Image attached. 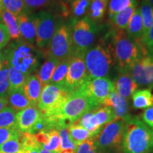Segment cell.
I'll return each mask as SVG.
<instances>
[{
    "label": "cell",
    "instance_id": "obj_11",
    "mask_svg": "<svg viewBox=\"0 0 153 153\" xmlns=\"http://www.w3.org/2000/svg\"><path fill=\"white\" fill-rule=\"evenodd\" d=\"M116 119L114 111L110 107L102 106L86 113L78 122L87 130L94 139L106 124Z\"/></svg>",
    "mask_w": 153,
    "mask_h": 153
},
{
    "label": "cell",
    "instance_id": "obj_48",
    "mask_svg": "<svg viewBox=\"0 0 153 153\" xmlns=\"http://www.w3.org/2000/svg\"><path fill=\"white\" fill-rule=\"evenodd\" d=\"M38 152L39 153H53V152H49V151H47L45 150H44L43 148H41V146L38 148Z\"/></svg>",
    "mask_w": 153,
    "mask_h": 153
},
{
    "label": "cell",
    "instance_id": "obj_16",
    "mask_svg": "<svg viewBox=\"0 0 153 153\" xmlns=\"http://www.w3.org/2000/svg\"><path fill=\"white\" fill-rule=\"evenodd\" d=\"M21 37L30 44L35 43L37 31V14L25 11L18 16Z\"/></svg>",
    "mask_w": 153,
    "mask_h": 153
},
{
    "label": "cell",
    "instance_id": "obj_44",
    "mask_svg": "<svg viewBox=\"0 0 153 153\" xmlns=\"http://www.w3.org/2000/svg\"><path fill=\"white\" fill-rule=\"evenodd\" d=\"M141 120L153 131V106L146 108L143 111Z\"/></svg>",
    "mask_w": 153,
    "mask_h": 153
},
{
    "label": "cell",
    "instance_id": "obj_8",
    "mask_svg": "<svg viewBox=\"0 0 153 153\" xmlns=\"http://www.w3.org/2000/svg\"><path fill=\"white\" fill-rule=\"evenodd\" d=\"M125 130L126 121L120 118L106 124L94 138L100 152H109L121 146Z\"/></svg>",
    "mask_w": 153,
    "mask_h": 153
},
{
    "label": "cell",
    "instance_id": "obj_33",
    "mask_svg": "<svg viewBox=\"0 0 153 153\" xmlns=\"http://www.w3.org/2000/svg\"><path fill=\"white\" fill-rule=\"evenodd\" d=\"M8 72L9 79V91L23 87L26 76L11 66H8Z\"/></svg>",
    "mask_w": 153,
    "mask_h": 153
},
{
    "label": "cell",
    "instance_id": "obj_13",
    "mask_svg": "<svg viewBox=\"0 0 153 153\" xmlns=\"http://www.w3.org/2000/svg\"><path fill=\"white\" fill-rule=\"evenodd\" d=\"M79 89L98 106H101L109 94L115 90L114 82L106 77L89 79Z\"/></svg>",
    "mask_w": 153,
    "mask_h": 153
},
{
    "label": "cell",
    "instance_id": "obj_29",
    "mask_svg": "<svg viewBox=\"0 0 153 153\" xmlns=\"http://www.w3.org/2000/svg\"><path fill=\"white\" fill-rule=\"evenodd\" d=\"M69 59L62 60L59 62V64L57 65L56 68H55L50 84L65 88L66 76L67 73H68Z\"/></svg>",
    "mask_w": 153,
    "mask_h": 153
},
{
    "label": "cell",
    "instance_id": "obj_7",
    "mask_svg": "<svg viewBox=\"0 0 153 153\" xmlns=\"http://www.w3.org/2000/svg\"><path fill=\"white\" fill-rule=\"evenodd\" d=\"M70 91L65 88L52 84L43 87L37 107L42 116L46 119H51L68 97Z\"/></svg>",
    "mask_w": 153,
    "mask_h": 153
},
{
    "label": "cell",
    "instance_id": "obj_22",
    "mask_svg": "<svg viewBox=\"0 0 153 153\" xmlns=\"http://www.w3.org/2000/svg\"><path fill=\"white\" fill-rule=\"evenodd\" d=\"M0 16H1L3 23L7 26L10 33L11 39L12 41L20 40L22 37H21L20 30H19L18 17L4 9L1 10Z\"/></svg>",
    "mask_w": 153,
    "mask_h": 153
},
{
    "label": "cell",
    "instance_id": "obj_46",
    "mask_svg": "<svg viewBox=\"0 0 153 153\" xmlns=\"http://www.w3.org/2000/svg\"><path fill=\"white\" fill-rule=\"evenodd\" d=\"M18 153H39V152H38V148H22Z\"/></svg>",
    "mask_w": 153,
    "mask_h": 153
},
{
    "label": "cell",
    "instance_id": "obj_5",
    "mask_svg": "<svg viewBox=\"0 0 153 153\" xmlns=\"http://www.w3.org/2000/svg\"><path fill=\"white\" fill-rule=\"evenodd\" d=\"M36 52L33 44L24 40L14 41L4 51L7 65L13 67L28 76L38 67V55Z\"/></svg>",
    "mask_w": 153,
    "mask_h": 153
},
{
    "label": "cell",
    "instance_id": "obj_4",
    "mask_svg": "<svg viewBox=\"0 0 153 153\" xmlns=\"http://www.w3.org/2000/svg\"><path fill=\"white\" fill-rule=\"evenodd\" d=\"M85 62L89 79L106 77L116 63L111 43L101 38L86 52Z\"/></svg>",
    "mask_w": 153,
    "mask_h": 153
},
{
    "label": "cell",
    "instance_id": "obj_35",
    "mask_svg": "<svg viewBox=\"0 0 153 153\" xmlns=\"http://www.w3.org/2000/svg\"><path fill=\"white\" fill-rule=\"evenodd\" d=\"M3 9L18 16L25 11L26 8L24 0H2Z\"/></svg>",
    "mask_w": 153,
    "mask_h": 153
},
{
    "label": "cell",
    "instance_id": "obj_52",
    "mask_svg": "<svg viewBox=\"0 0 153 153\" xmlns=\"http://www.w3.org/2000/svg\"><path fill=\"white\" fill-rule=\"evenodd\" d=\"M64 1H67V2H72V1H74V0H64Z\"/></svg>",
    "mask_w": 153,
    "mask_h": 153
},
{
    "label": "cell",
    "instance_id": "obj_39",
    "mask_svg": "<svg viewBox=\"0 0 153 153\" xmlns=\"http://www.w3.org/2000/svg\"><path fill=\"white\" fill-rule=\"evenodd\" d=\"M22 135L15 128H0V146L9 140L20 138Z\"/></svg>",
    "mask_w": 153,
    "mask_h": 153
},
{
    "label": "cell",
    "instance_id": "obj_10",
    "mask_svg": "<svg viewBox=\"0 0 153 153\" xmlns=\"http://www.w3.org/2000/svg\"><path fill=\"white\" fill-rule=\"evenodd\" d=\"M85 55V53L72 52L69 59L65 88L70 92L78 90L89 80Z\"/></svg>",
    "mask_w": 153,
    "mask_h": 153
},
{
    "label": "cell",
    "instance_id": "obj_31",
    "mask_svg": "<svg viewBox=\"0 0 153 153\" xmlns=\"http://www.w3.org/2000/svg\"><path fill=\"white\" fill-rule=\"evenodd\" d=\"M16 111L11 107L6 106L0 111V128H16Z\"/></svg>",
    "mask_w": 153,
    "mask_h": 153
},
{
    "label": "cell",
    "instance_id": "obj_14",
    "mask_svg": "<svg viewBox=\"0 0 153 153\" xmlns=\"http://www.w3.org/2000/svg\"><path fill=\"white\" fill-rule=\"evenodd\" d=\"M130 74L138 87H153V54L143 57L130 70Z\"/></svg>",
    "mask_w": 153,
    "mask_h": 153
},
{
    "label": "cell",
    "instance_id": "obj_51",
    "mask_svg": "<svg viewBox=\"0 0 153 153\" xmlns=\"http://www.w3.org/2000/svg\"><path fill=\"white\" fill-rule=\"evenodd\" d=\"M148 1H149V2L151 4V5L153 7V0H148Z\"/></svg>",
    "mask_w": 153,
    "mask_h": 153
},
{
    "label": "cell",
    "instance_id": "obj_19",
    "mask_svg": "<svg viewBox=\"0 0 153 153\" xmlns=\"http://www.w3.org/2000/svg\"><path fill=\"white\" fill-rule=\"evenodd\" d=\"M43 87L41 81L36 74H30L26 76L23 85V90L26 98L29 101L30 106H38Z\"/></svg>",
    "mask_w": 153,
    "mask_h": 153
},
{
    "label": "cell",
    "instance_id": "obj_45",
    "mask_svg": "<svg viewBox=\"0 0 153 153\" xmlns=\"http://www.w3.org/2000/svg\"><path fill=\"white\" fill-rule=\"evenodd\" d=\"M6 62H7V57L4 51H0V70L2 68Z\"/></svg>",
    "mask_w": 153,
    "mask_h": 153
},
{
    "label": "cell",
    "instance_id": "obj_24",
    "mask_svg": "<svg viewBox=\"0 0 153 153\" xmlns=\"http://www.w3.org/2000/svg\"><path fill=\"white\" fill-rule=\"evenodd\" d=\"M59 62H60L55 60V59L48 57L47 60L41 66L38 71L35 74L40 79L43 86L50 84L55 68Z\"/></svg>",
    "mask_w": 153,
    "mask_h": 153
},
{
    "label": "cell",
    "instance_id": "obj_32",
    "mask_svg": "<svg viewBox=\"0 0 153 153\" xmlns=\"http://www.w3.org/2000/svg\"><path fill=\"white\" fill-rule=\"evenodd\" d=\"M59 135L60 137V147L61 150H72L76 152L77 145L73 142L69 133L68 126L62 125L57 127Z\"/></svg>",
    "mask_w": 153,
    "mask_h": 153
},
{
    "label": "cell",
    "instance_id": "obj_26",
    "mask_svg": "<svg viewBox=\"0 0 153 153\" xmlns=\"http://www.w3.org/2000/svg\"><path fill=\"white\" fill-rule=\"evenodd\" d=\"M139 9L143 20V38L153 24V7L148 0H141Z\"/></svg>",
    "mask_w": 153,
    "mask_h": 153
},
{
    "label": "cell",
    "instance_id": "obj_27",
    "mask_svg": "<svg viewBox=\"0 0 153 153\" xmlns=\"http://www.w3.org/2000/svg\"><path fill=\"white\" fill-rule=\"evenodd\" d=\"M68 130L72 140L77 146L87 140L92 138L89 132L85 128L78 120L69 126Z\"/></svg>",
    "mask_w": 153,
    "mask_h": 153
},
{
    "label": "cell",
    "instance_id": "obj_20",
    "mask_svg": "<svg viewBox=\"0 0 153 153\" xmlns=\"http://www.w3.org/2000/svg\"><path fill=\"white\" fill-rule=\"evenodd\" d=\"M137 1L132 3L129 7L126 8L120 12L115 14L114 16L109 19V23L114 29L126 30L129 21L132 15L133 14L135 9L137 8Z\"/></svg>",
    "mask_w": 153,
    "mask_h": 153
},
{
    "label": "cell",
    "instance_id": "obj_18",
    "mask_svg": "<svg viewBox=\"0 0 153 153\" xmlns=\"http://www.w3.org/2000/svg\"><path fill=\"white\" fill-rule=\"evenodd\" d=\"M114 85L115 91L126 99L131 98L138 88V85L132 78L129 71L119 72Z\"/></svg>",
    "mask_w": 153,
    "mask_h": 153
},
{
    "label": "cell",
    "instance_id": "obj_3",
    "mask_svg": "<svg viewBox=\"0 0 153 153\" xmlns=\"http://www.w3.org/2000/svg\"><path fill=\"white\" fill-rule=\"evenodd\" d=\"M124 153H152L153 131L139 118H130L126 122L122 143Z\"/></svg>",
    "mask_w": 153,
    "mask_h": 153
},
{
    "label": "cell",
    "instance_id": "obj_17",
    "mask_svg": "<svg viewBox=\"0 0 153 153\" xmlns=\"http://www.w3.org/2000/svg\"><path fill=\"white\" fill-rule=\"evenodd\" d=\"M102 106L111 108L116 118H120L126 122L131 118L129 116L128 100L120 96L115 90L106 97L103 102Z\"/></svg>",
    "mask_w": 153,
    "mask_h": 153
},
{
    "label": "cell",
    "instance_id": "obj_42",
    "mask_svg": "<svg viewBox=\"0 0 153 153\" xmlns=\"http://www.w3.org/2000/svg\"><path fill=\"white\" fill-rule=\"evenodd\" d=\"M10 40V33L0 16V51H1L9 43Z\"/></svg>",
    "mask_w": 153,
    "mask_h": 153
},
{
    "label": "cell",
    "instance_id": "obj_2",
    "mask_svg": "<svg viewBox=\"0 0 153 153\" xmlns=\"http://www.w3.org/2000/svg\"><path fill=\"white\" fill-rule=\"evenodd\" d=\"M85 93L80 89L71 91L54 117L45 119L55 126V129L60 125L70 126L78 120L86 113L99 108Z\"/></svg>",
    "mask_w": 153,
    "mask_h": 153
},
{
    "label": "cell",
    "instance_id": "obj_1",
    "mask_svg": "<svg viewBox=\"0 0 153 153\" xmlns=\"http://www.w3.org/2000/svg\"><path fill=\"white\" fill-rule=\"evenodd\" d=\"M111 37L115 62L119 72L130 71L143 57L148 54L144 47L134 41L126 30L113 28Z\"/></svg>",
    "mask_w": 153,
    "mask_h": 153
},
{
    "label": "cell",
    "instance_id": "obj_41",
    "mask_svg": "<svg viewBox=\"0 0 153 153\" xmlns=\"http://www.w3.org/2000/svg\"><path fill=\"white\" fill-rule=\"evenodd\" d=\"M76 153H101L94 139L90 138L80 143L76 148Z\"/></svg>",
    "mask_w": 153,
    "mask_h": 153
},
{
    "label": "cell",
    "instance_id": "obj_40",
    "mask_svg": "<svg viewBox=\"0 0 153 153\" xmlns=\"http://www.w3.org/2000/svg\"><path fill=\"white\" fill-rule=\"evenodd\" d=\"M20 138L11 139L0 146V153H18L22 149Z\"/></svg>",
    "mask_w": 153,
    "mask_h": 153
},
{
    "label": "cell",
    "instance_id": "obj_50",
    "mask_svg": "<svg viewBox=\"0 0 153 153\" xmlns=\"http://www.w3.org/2000/svg\"><path fill=\"white\" fill-rule=\"evenodd\" d=\"M3 9L2 7V0H0V14H1V11Z\"/></svg>",
    "mask_w": 153,
    "mask_h": 153
},
{
    "label": "cell",
    "instance_id": "obj_38",
    "mask_svg": "<svg viewBox=\"0 0 153 153\" xmlns=\"http://www.w3.org/2000/svg\"><path fill=\"white\" fill-rule=\"evenodd\" d=\"M26 8L28 12L40 10L49 7L53 4L54 0H24Z\"/></svg>",
    "mask_w": 153,
    "mask_h": 153
},
{
    "label": "cell",
    "instance_id": "obj_37",
    "mask_svg": "<svg viewBox=\"0 0 153 153\" xmlns=\"http://www.w3.org/2000/svg\"><path fill=\"white\" fill-rule=\"evenodd\" d=\"M9 79L7 62L0 70V98H8Z\"/></svg>",
    "mask_w": 153,
    "mask_h": 153
},
{
    "label": "cell",
    "instance_id": "obj_15",
    "mask_svg": "<svg viewBox=\"0 0 153 153\" xmlns=\"http://www.w3.org/2000/svg\"><path fill=\"white\" fill-rule=\"evenodd\" d=\"M41 117L42 114L37 106H30L19 111L16 116V129L21 133H28Z\"/></svg>",
    "mask_w": 153,
    "mask_h": 153
},
{
    "label": "cell",
    "instance_id": "obj_30",
    "mask_svg": "<svg viewBox=\"0 0 153 153\" xmlns=\"http://www.w3.org/2000/svg\"><path fill=\"white\" fill-rule=\"evenodd\" d=\"M93 0H74L71 2V12L73 21L83 18L89 12Z\"/></svg>",
    "mask_w": 153,
    "mask_h": 153
},
{
    "label": "cell",
    "instance_id": "obj_47",
    "mask_svg": "<svg viewBox=\"0 0 153 153\" xmlns=\"http://www.w3.org/2000/svg\"><path fill=\"white\" fill-rule=\"evenodd\" d=\"M8 104V98H0V111Z\"/></svg>",
    "mask_w": 153,
    "mask_h": 153
},
{
    "label": "cell",
    "instance_id": "obj_12",
    "mask_svg": "<svg viewBox=\"0 0 153 153\" xmlns=\"http://www.w3.org/2000/svg\"><path fill=\"white\" fill-rule=\"evenodd\" d=\"M36 14L38 24L35 43L39 49L47 48L60 24L56 17L48 11H41Z\"/></svg>",
    "mask_w": 153,
    "mask_h": 153
},
{
    "label": "cell",
    "instance_id": "obj_9",
    "mask_svg": "<svg viewBox=\"0 0 153 153\" xmlns=\"http://www.w3.org/2000/svg\"><path fill=\"white\" fill-rule=\"evenodd\" d=\"M46 49L47 57L58 62L70 58L73 51L70 26L60 24Z\"/></svg>",
    "mask_w": 153,
    "mask_h": 153
},
{
    "label": "cell",
    "instance_id": "obj_21",
    "mask_svg": "<svg viewBox=\"0 0 153 153\" xmlns=\"http://www.w3.org/2000/svg\"><path fill=\"white\" fill-rule=\"evenodd\" d=\"M126 30H127L128 34L134 41L141 45V41H142L143 36V25L138 7H137L133 14L132 15Z\"/></svg>",
    "mask_w": 153,
    "mask_h": 153
},
{
    "label": "cell",
    "instance_id": "obj_28",
    "mask_svg": "<svg viewBox=\"0 0 153 153\" xmlns=\"http://www.w3.org/2000/svg\"><path fill=\"white\" fill-rule=\"evenodd\" d=\"M108 2L109 0H93L88 12V16L94 22L101 20L106 14Z\"/></svg>",
    "mask_w": 153,
    "mask_h": 153
},
{
    "label": "cell",
    "instance_id": "obj_36",
    "mask_svg": "<svg viewBox=\"0 0 153 153\" xmlns=\"http://www.w3.org/2000/svg\"><path fill=\"white\" fill-rule=\"evenodd\" d=\"M135 1H137V0H109L108 5V18H111Z\"/></svg>",
    "mask_w": 153,
    "mask_h": 153
},
{
    "label": "cell",
    "instance_id": "obj_23",
    "mask_svg": "<svg viewBox=\"0 0 153 153\" xmlns=\"http://www.w3.org/2000/svg\"><path fill=\"white\" fill-rule=\"evenodd\" d=\"M8 104L11 108L19 111L30 106V102L26 98L23 90V87L9 91L8 95Z\"/></svg>",
    "mask_w": 153,
    "mask_h": 153
},
{
    "label": "cell",
    "instance_id": "obj_6",
    "mask_svg": "<svg viewBox=\"0 0 153 153\" xmlns=\"http://www.w3.org/2000/svg\"><path fill=\"white\" fill-rule=\"evenodd\" d=\"M73 51L86 53L94 42L97 26L96 22L86 16L73 21L70 26Z\"/></svg>",
    "mask_w": 153,
    "mask_h": 153
},
{
    "label": "cell",
    "instance_id": "obj_25",
    "mask_svg": "<svg viewBox=\"0 0 153 153\" xmlns=\"http://www.w3.org/2000/svg\"><path fill=\"white\" fill-rule=\"evenodd\" d=\"M133 107L137 109L148 108L153 106V94L150 89L137 90L132 96Z\"/></svg>",
    "mask_w": 153,
    "mask_h": 153
},
{
    "label": "cell",
    "instance_id": "obj_43",
    "mask_svg": "<svg viewBox=\"0 0 153 153\" xmlns=\"http://www.w3.org/2000/svg\"><path fill=\"white\" fill-rule=\"evenodd\" d=\"M148 54H153V24L141 41Z\"/></svg>",
    "mask_w": 153,
    "mask_h": 153
},
{
    "label": "cell",
    "instance_id": "obj_34",
    "mask_svg": "<svg viewBox=\"0 0 153 153\" xmlns=\"http://www.w3.org/2000/svg\"><path fill=\"white\" fill-rule=\"evenodd\" d=\"M49 137L47 143L43 145L41 148L44 150L53 153H58L61 150L60 137L59 133L56 129H52L48 131Z\"/></svg>",
    "mask_w": 153,
    "mask_h": 153
},
{
    "label": "cell",
    "instance_id": "obj_49",
    "mask_svg": "<svg viewBox=\"0 0 153 153\" xmlns=\"http://www.w3.org/2000/svg\"><path fill=\"white\" fill-rule=\"evenodd\" d=\"M58 153H76V152L72 150H61L60 152Z\"/></svg>",
    "mask_w": 153,
    "mask_h": 153
}]
</instances>
